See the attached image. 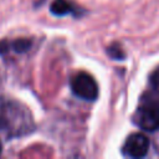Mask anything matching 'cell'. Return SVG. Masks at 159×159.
Segmentation results:
<instances>
[{"label": "cell", "instance_id": "6da1fadb", "mask_svg": "<svg viewBox=\"0 0 159 159\" xmlns=\"http://www.w3.org/2000/svg\"><path fill=\"white\" fill-rule=\"evenodd\" d=\"M72 92L86 101H94L98 97V86L94 78L87 72H78L71 80Z\"/></svg>", "mask_w": 159, "mask_h": 159}, {"label": "cell", "instance_id": "7a4b0ae2", "mask_svg": "<svg viewBox=\"0 0 159 159\" xmlns=\"http://www.w3.org/2000/svg\"><path fill=\"white\" fill-rule=\"evenodd\" d=\"M135 123L148 132L159 129V104L149 103L140 107L135 114Z\"/></svg>", "mask_w": 159, "mask_h": 159}, {"label": "cell", "instance_id": "3957f363", "mask_svg": "<svg viewBox=\"0 0 159 159\" xmlns=\"http://www.w3.org/2000/svg\"><path fill=\"white\" fill-rule=\"evenodd\" d=\"M148 149L149 139L142 133L130 134L123 145V153L130 158H143L147 155Z\"/></svg>", "mask_w": 159, "mask_h": 159}, {"label": "cell", "instance_id": "277c9868", "mask_svg": "<svg viewBox=\"0 0 159 159\" xmlns=\"http://www.w3.org/2000/svg\"><path fill=\"white\" fill-rule=\"evenodd\" d=\"M50 9H51V12L56 16H63L73 11L72 4L68 2L67 0H53Z\"/></svg>", "mask_w": 159, "mask_h": 159}, {"label": "cell", "instance_id": "5b68a950", "mask_svg": "<svg viewBox=\"0 0 159 159\" xmlns=\"http://www.w3.org/2000/svg\"><path fill=\"white\" fill-rule=\"evenodd\" d=\"M10 47L14 48V51L16 52H26L30 47H31V41L29 39H16L14 42L10 43Z\"/></svg>", "mask_w": 159, "mask_h": 159}, {"label": "cell", "instance_id": "8992f818", "mask_svg": "<svg viewBox=\"0 0 159 159\" xmlns=\"http://www.w3.org/2000/svg\"><path fill=\"white\" fill-rule=\"evenodd\" d=\"M108 53H109V56L113 57V58H123V57H124V53H123L122 50H120L119 47H117V46H111V47L108 48Z\"/></svg>", "mask_w": 159, "mask_h": 159}, {"label": "cell", "instance_id": "52a82bcc", "mask_svg": "<svg viewBox=\"0 0 159 159\" xmlns=\"http://www.w3.org/2000/svg\"><path fill=\"white\" fill-rule=\"evenodd\" d=\"M10 50V43L7 41H0V53H5Z\"/></svg>", "mask_w": 159, "mask_h": 159}, {"label": "cell", "instance_id": "ba28073f", "mask_svg": "<svg viewBox=\"0 0 159 159\" xmlns=\"http://www.w3.org/2000/svg\"><path fill=\"white\" fill-rule=\"evenodd\" d=\"M0 155H1V143H0Z\"/></svg>", "mask_w": 159, "mask_h": 159}]
</instances>
